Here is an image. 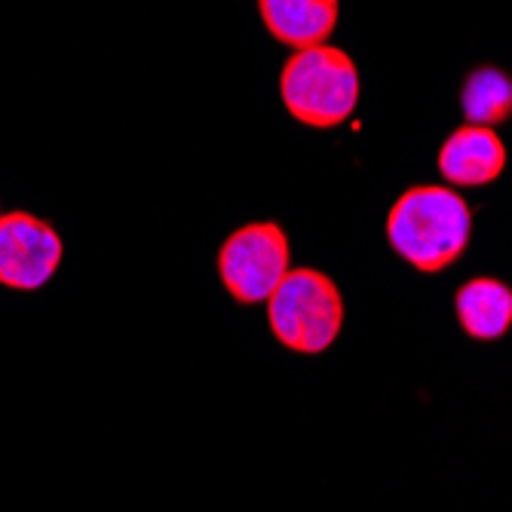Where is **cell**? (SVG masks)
<instances>
[{"label":"cell","mask_w":512,"mask_h":512,"mask_svg":"<svg viewBox=\"0 0 512 512\" xmlns=\"http://www.w3.org/2000/svg\"><path fill=\"white\" fill-rule=\"evenodd\" d=\"M473 237V209L445 184H414L387 215L393 252L421 273L457 264Z\"/></svg>","instance_id":"cell-1"},{"label":"cell","mask_w":512,"mask_h":512,"mask_svg":"<svg viewBox=\"0 0 512 512\" xmlns=\"http://www.w3.org/2000/svg\"><path fill=\"white\" fill-rule=\"evenodd\" d=\"M279 96L298 123L335 129L359 102V71L344 50L319 43L292 53L279 74Z\"/></svg>","instance_id":"cell-2"},{"label":"cell","mask_w":512,"mask_h":512,"mask_svg":"<svg viewBox=\"0 0 512 512\" xmlns=\"http://www.w3.org/2000/svg\"><path fill=\"white\" fill-rule=\"evenodd\" d=\"M267 322L283 347L319 356L344 329V295L332 276L313 267H295L267 298Z\"/></svg>","instance_id":"cell-3"},{"label":"cell","mask_w":512,"mask_h":512,"mask_svg":"<svg viewBox=\"0 0 512 512\" xmlns=\"http://www.w3.org/2000/svg\"><path fill=\"white\" fill-rule=\"evenodd\" d=\"M289 258L286 230L273 221H255L227 237L218 252V276L234 301L261 304L292 270Z\"/></svg>","instance_id":"cell-4"},{"label":"cell","mask_w":512,"mask_h":512,"mask_svg":"<svg viewBox=\"0 0 512 512\" xmlns=\"http://www.w3.org/2000/svg\"><path fill=\"white\" fill-rule=\"evenodd\" d=\"M62 264V240L53 224L31 212L0 215V286L37 292Z\"/></svg>","instance_id":"cell-5"},{"label":"cell","mask_w":512,"mask_h":512,"mask_svg":"<svg viewBox=\"0 0 512 512\" xmlns=\"http://www.w3.org/2000/svg\"><path fill=\"white\" fill-rule=\"evenodd\" d=\"M439 172L454 188H485L506 169V148L488 126L463 123L439 148Z\"/></svg>","instance_id":"cell-6"},{"label":"cell","mask_w":512,"mask_h":512,"mask_svg":"<svg viewBox=\"0 0 512 512\" xmlns=\"http://www.w3.org/2000/svg\"><path fill=\"white\" fill-rule=\"evenodd\" d=\"M258 10L270 37L298 53L332 37L341 0H258Z\"/></svg>","instance_id":"cell-7"},{"label":"cell","mask_w":512,"mask_h":512,"mask_svg":"<svg viewBox=\"0 0 512 512\" xmlns=\"http://www.w3.org/2000/svg\"><path fill=\"white\" fill-rule=\"evenodd\" d=\"M460 329L476 341H497L512 329V289L503 279L476 276L454 295Z\"/></svg>","instance_id":"cell-8"},{"label":"cell","mask_w":512,"mask_h":512,"mask_svg":"<svg viewBox=\"0 0 512 512\" xmlns=\"http://www.w3.org/2000/svg\"><path fill=\"white\" fill-rule=\"evenodd\" d=\"M460 108L473 126L494 129L512 117V77L494 65H482L467 74L460 86Z\"/></svg>","instance_id":"cell-9"}]
</instances>
